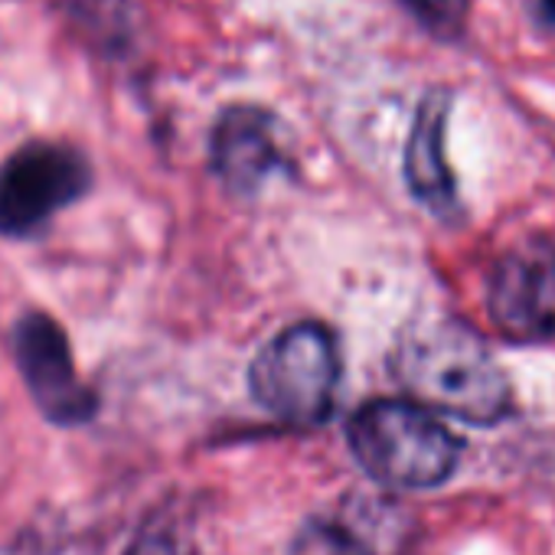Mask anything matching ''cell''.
Listing matches in <instances>:
<instances>
[{
	"label": "cell",
	"instance_id": "cell-10",
	"mask_svg": "<svg viewBox=\"0 0 555 555\" xmlns=\"http://www.w3.org/2000/svg\"><path fill=\"white\" fill-rule=\"evenodd\" d=\"M292 555H370V548L337 522H311L298 535Z\"/></svg>",
	"mask_w": 555,
	"mask_h": 555
},
{
	"label": "cell",
	"instance_id": "cell-2",
	"mask_svg": "<svg viewBox=\"0 0 555 555\" xmlns=\"http://www.w3.org/2000/svg\"><path fill=\"white\" fill-rule=\"evenodd\" d=\"M350 448L363 470L399 490L444 483L461 461V438L428 409L405 399H376L350 418Z\"/></svg>",
	"mask_w": 555,
	"mask_h": 555
},
{
	"label": "cell",
	"instance_id": "cell-5",
	"mask_svg": "<svg viewBox=\"0 0 555 555\" xmlns=\"http://www.w3.org/2000/svg\"><path fill=\"white\" fill-rule=\"evenodd\" d=\"M487 311L509 344L532 347L555 337V248L548 242L532 238L496 258Z\"/></svg>",
	"mask_w": 555,
	"mask_h": 555
},
{
	"label": "cell",
	"instance_id": "cell-13",
	"mask_svg": "<svg viewBox=\"0 0 555 555\" xmlns=\"http://www.w3.org/2000/svg\"><path fill=\"white\" fill-rule=\"evenodd\" d=\"M542 8H545V14L555 21V0H542Z\"/></svg>",
	"mask_w": 555,
	"mask_h": 555
},
{
	"label": "cell",
	"instance_id": "cell-7",
	"mask_svg": "<svg viewBox=\"0 0 555 555\" xmlns=\"http://www.w3.org/2000/svg\"><path fill=\"white\" fill-rule=\"evenodd\" d=\"M212 173L238 196H251L274 170L285 167L274 115L258 105H229L209 138Z\"/></svg>",
	"mask_w": 555,
	"mask_h": 555
},
{
	"label": "cell",
	"instance_id": "cell-8",
	"mask_svg": "<svg viewBox=\"0 0 555 555\" xmlns=\"http://www.w3.org/2000/svg\"><path fill=\"white\" fill-rule=\"evenodd\" d=\"M448 112H451V92L431 89L415 112L412 134L405 144V183L412 196L438 216H448L457 203L454 173L444 154Z\"/></svg>",
	"mask_w": 555,
	"mask_h": 555
},
{
	"label": "cell",
	"instance_id": "cell-6",
	"mask_svg": "<svg viewBox=\"0 0 555 555\" xmlns=\"http://www.w3.org/2000/svg\"><path fill=\"white\" fill-rule=\"evenodd\" d=\"M14 357L30 399L53 425H86L99 412L95 392L79 379L66 331L34 311L14 327Z\"/></svg>",
	"mask_w": 555,
	"mask_h": 555
},
{
	"label": "cell",
	"instance_id": "cell-12",
	"mask_svg": "<svg viewBox=\"0 0 555 555\" xmlns=\"http://www.w3.org/2000/svg\"><path fill=\"white\" fill-rule=\"evenodd\" d=\"M125 555H193V552H190L186 539L170 522H160L157 519V522H147L134 535V542L128 545Z\"/></svg>",
	"mask_w": 555,
	"mask_h": 555
},
{
	"label": "cell",
	"instance_id": "cell-11",
	"mask_svg": "<svg viewBox=\"0 0 555 555\" xmlns=\"http://www.w3.org/2000/svg\"><path fill=\"white\" fill-rule=\"evenodd\" d=\"M402 4L422 27H428L438 37L457 34L467 17V0H402Z\"/></svg>",
	"mask_w": 555,
	"mask_h": 555
},
{
	"label": "cell",
	"instance_id": "cell-3",
	"mask_svg": "<svg viewBox=\"0 0 555 555\" xmlns=\"http://www.w3.org/2000/svg\"><path fill=\"white\" fill-rule=\"evenodd\" d=\"M340 383L337 340L324 324L301 321L278 334L251 363L255 402L282 422L321 425L334 412Z\"/></svg>",
	"mask_w": 555,
	"mask_h": 555
},
{
	"label": "cell",
	"instance_id": "cell-4",
	"mask_svg": "<svg viewBox=\"0 0 555 555\" xmlns=\"http://www.w3.org/2000/svg\"><path fill=\"white\" fill-rule=\"evenodd\" d=\"M92 183L89 160L66 144L34 141L0 164V235L24 238L53 212L76 203Z\"/></svg>",
	"mask_w": 555,
	"mask_h": 555
},
{
	"label": "cell",
	"instance_id": "cell-9",
	"mask_svg": "<svg viewBox=\"0 0 555 555\" xmlns=\"http://www.w3.org/2000/svg\"><path fill=\"white\" fill-rule=\"evenodd\" d=\"M73 21L82 37L102 53L115 56L131 43V8L128 0H73Z\"/></svg>",
	"mask_w": 555,
	"mask_h": 555
},
{
	"label": "cell",
	"instance_id": "cell-1",
	"mask_svg": "<svg viewBox=\"0 0 555 555\" xmlns=\"http://www.w3.org/2000/svg\"><path fill=\"white\" fill-rule=\"evenodd\" d=\"M392 370L415 405L467 425H496L513 409V389L496 357L457 318L412 324L396 344Z\"/></svg>",
	"mask_w": 555,
	"mask_h": 555
}]
</instances>
